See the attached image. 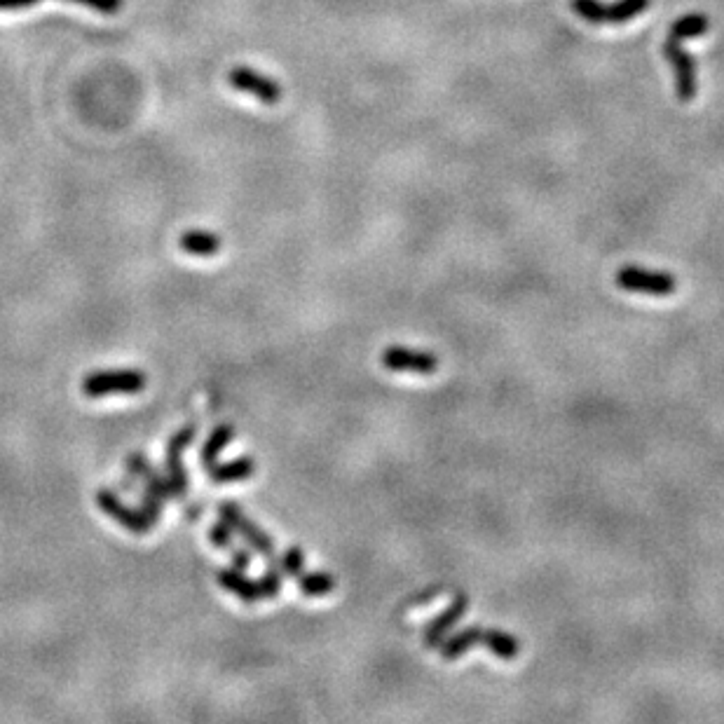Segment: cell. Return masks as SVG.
<instances>
[{
    "instance_id": "1",
    "label": "cell",
    "mask_w": 724,
    "mask_h": 724,
    "mask_svg": "<svg viewBox=\"0 0 724 724\" xmlns=\"http://www.w3.org/2000/svg\"><path fill=\"white\" fill-rule=\"evenodd\" d=\"M474 645H486L488 650L500 659H516L518 652H521V642H518L514 635L497 631V628L469 626L441 642V657L448 661L460 659L462 654L469 652Z\"/></svg>"
},
{
    "instance_id": "2",
    "label": "cell",
    "mask_w": 724,
    "mask_h": 724,
    "mask_svg": "<svg viewBox=\"0 0 724 724\" xmlns=\"http://www.w3.org/2000/svg\"><path fill=\"white\" fill-rule=\"evenodd\" d=\"M282 579L284 572L282 568H275L270 565V570L265 572L263 579H247L244 572L239 570H221L218 572V584L223 586L225 591H230L232 596H237L244 603H258V600H268V598H277L279 591H282Z\"/></svg>"
},
{
    "instance_id": "3",
    "label": "cell",
    "mask_w": 724,
    "mask_h": 724,
    "mask_svg": "<svg viewBox=\"0 0 724 724\" xmlns=\"http://www.w3.org/2000/svg\"><path fill=\"white\" fill-rule=\"evenodd\" d=\"M652 0H619V3L605 5L600 0H572V10L589 24H624L640 17L650 8Z\"/></svg>"
},
{
    "instance_id": "4",
    "label": "cell",
    "mask_w": 724,
    "mask_h": 724,
    "mask_svg": "<svg viewBox=\"0 0 724 724\" xmlns=\"http://www.w3.org/2000/svg\"><path fill=\"white\" fill-rule=\"evenodd\" d=\"M617 284L619 289L631 291V293H642V296H671V293L678 289V279H675L671 272L664 270H647L638 268V265H626L617 272Z\"/></svg>"
},
{
    "instance_id": "5",
    "label": "cell",
    "mask_w": 724,
    "mask_h": 724,
    "mask_svg": "<svg viewBox=\"0 0 724 724\" xmlns=\"http://www.w3.org/2000/svg\"><path fill=\"white\" fill-rule=\"evenodd\" d=\"M146 387V375L141 371H104L92 373L83 380V394L99 399L113 394H139Z\"/></svg>"
},
{
    "instance_id": "6",
    "label": "cell",
    "mask_w": 724,
    "mask_h": 724,
    "mask_svg": "<svg viewBox=\"0 0 724 724\" xmlns=\"http://www.w3.org/2000/svg\"><path fill=\"white\" fill-rule=\"evenodd\" d=\"M97 504L104 514H108L113 521H118L122 528H127L132 532H148V530H153V525L157 521H160V511L148 509V507L129 509L122 504L118 495L111 493V490H99Z\"/></svg>"
},
{
    "instance_id": "7",
    "label": "cell",
    "mask_w": 724,
    "mask_h": 724,
    "mask_svg": "<svg viewBox=\"0 0 724 724\" xmlns=\"http://www.w3.org/2000/svg\"><path fill=\"white\" fill-rule=\"evenodd\" d=\"M218 516H221V521L228 523L232 530L239 532V537L247 539L258 553H263L265 558H275V544H272L270 535L258 528L251 518H247L242 507H237L235 502H223L221 507H218Z\"/></svg>"
},
{
    "instance_id": "8",
    "label": "cell",
    "mask_w": 724,
    "mask_h": 724,
    "mask_svg": "<svg viewBox=\"0 0 724 724\" xmlns=\"http://www.w3.org/2000/svg\"><path fill=\"white\" fill-rule=\"evenodd\" d=\"M382 366L394 373H415V375H434L439 371V357L432 352L408 350V347L392 345L382 352Z\"/></svg>"
},
{
    "instance_id": "9",
    "label": "cell",
    "mask_w": 724,
    "mask_h": 724,
    "mask_svg": "<svg viewBox=\"0 0 724 724\" xmlns=\"http://www.w3.org/2000/svg\"><path fill=\"white\" fill-rule=\"evenodd\" d=\"M664 57L671 61L675 71V92L680 101H692L696 97V59L680 47V40L668 36L664 43Z\"/></svg>"
},
{
    "instance_id": "10",
    "label": "cell",
    "mask_w": 724,
    "mask_h": 724,
    "mask_svg": "<svg viewBox=\"0 0 724 724\" xmlns=\"http://www.w3.org/2000/svg\"><path fill=\"white\" fill-rule=\"evenodd\" d=\"M228 83L239 92L254 94L256 99H261L263 104H277L282 99V87L275 80L265 78V75L251 71L247 66L232 68L228 73Z\"/></svg>"
},
{
    "instance_id": "11",
    "label": "cell",
    "mask_w": 724,
    "mask_h": 724,
    "mask_svg": "<svg viewBox=\"0 0 724 724\" xmlns=\"http://www.w3.org/2000/svg\"><path fill=\"white\" fill-rule=\"evenodd\" d=\"M193 439H195V427H186L181 429L167 446V478L169 483H172L176 497H183L188 493V471L183 467V450L193 443Z\"/></svg>"
},
{
    "instance_id": "12",
    "label": "cell",
    "mask_w": 724,
    "mask_h": 724,
    "mask_svg": "<svg viewBox=\"0 0 724 724\" xmlns=\"http://www.w3.org/2000/svg\"><path fill=\"white\" fill-rule=\"evenodd\" d=\"M467 607H469V598L467 596H457L453 603H450L446 610H443L441 617L429 621L427 628H425V645L427 647H439L441 642L446 640L450 628H453L457 621H460L464 614H467Z\"/></svg>"
},
{
    "instance_id": "13",
    "label": "cell",
    "mask_w": 724,
    "mask_h": 724,
    "mask_svg": "<svg viewBox=\"0 0 724 724\" xmlns=\"http://www.w3.org/2000/svg\"><path fill=\"white\" fill-rule=\"evenodd\" d=\"M207 471H209L211 483H216V486H223V483L247 481V478L254 476L256 462H254V457L244 455V457H237V460H232L228 464H214V467L207 469Z\"/></svg>"
},
{
    "instance_id": "14",
    "label": "cell",
    "mask_w": 724,
    "mask_h": 724,
    "mask_svg": "<svg viewBox=\"0 0 724 724\" xmlns=\"http://www.w3.org/2000/svg\"><path fill=\"white\" fill-rule=\"evenodd\" d=\"M179 247L190 256H214L218 249L223 247L221 237L214 235L209 230H188L181 235Z\"/></svg>"
},
{
    "instance_id": "15",
    "label": "cell",
    "mask_w": 724,
    "mask_h": 724,
    "mask_svg": "<svg viewBox=\"0 0 724 724\" xmlns=\"http://www.w3.org/2000/svg\"><path fill=\"white\" fill-rule=\"evenodd\" d=\"M232 436H235V429H232L230 425H221L218 429H214V434L209 436L207 443L202 446V453H200V460H202L204 467L211 469L214 464H218V457H221V453L225 448H228Z\"/></svg>"
},
{
    "instance_id": "16",
    "label": "cell",
    "mask_w": 724,
    "mask_h": 724,
    "mask_svg": "<svg viewBox=\"0 0 724 724\" xmlns=\"http://www.w3.org/2000/svg\"><path fill=\"white\" fill-rule=\"evenodd\" d=\"M298 584H300V591H303V596L307 598H324L329 596V593L336 589V577H331L329 572H303V575L298 577Z\"/></svg>"
},
{
    "instance_id": "17",
    "label": "cell",
    "mask_w": 724,
    "mask_h": 724,
    "mask_svg": "<svg viewBox=\"0 0 724 724\" xmlns=\"http://www.w3.org/2000/svg\"><path fill=\"white\" fill-rule=\"evenodd\" d=\"M710 29V19L706 15H687L680 17L678 22L673 24L671 29V38L675 40H687V38H699L703 33H708Z\"/></svg>"
},
{
    "instance_id": "18",
    "label": "cell",
    "mask_w": 724,
    "mask_h": 724,
    "mask_svg": "<svg viewBox=\"0 0 724 724\" xmlns=\"http://www.w3.org/2000/svg\"><path fill=\"white\" fill-rule=\"evenodd\" d=\"M279 568H282L284 575L298 579V577L305 572L303 549H298V546H293V549L286 551L284 556H282V563H279Z\"/></svg>"
},
{
    "instance_id": "19",
    "label": "cell",
    "mask_w": 724,
    "mask_h": 724,
    "mask_svg": "<svg viewBox=\"0 0 724 724\" xmlns=\"http://www.w3.org/2000/svg\"><path fill=\"white\" fill-rule=\"evenodd\" d=\"M211 544L218 546V549H232V528L228 523H216L214 528L209 530Z\"/></svg>"
},
{
    "instance_id": "20",
    "label": "cell",
    "mask_w": 724,
    "mask_h": 724,
    "mask_svg": "<svg viewBox=\"0 0 724 724\" xmlns=\"http://www.w3.org/2000/svg\"><path fill=\"white\" fill-rule=\"evenodd\" d=\"M73 3L90 5V8L104 12V15H115L122 8V0H73Z\"/></svg>"
},
{
    "instance_id": "21",
    "label": "cell",
    "mask_w": 724,
    "mask_h": 724,
    "mask_svg": "<svg viewBox=\"0 0 724 724\" xmlns=\"http://www.w3.org/2000/svg\"><path fill=\"white\" fill-rule=\"evenodd\" d=\"M127 467H129V471H132L134 476H146V478H148V476H153V474H155L153 467H150L146 457L139 455V453H134L132 457H129V460H127Z\"/></svg>"
},
{
    "instance_id": "22",
    "label": "cell",
    "mask_w": 724,
    "mask_h": 724,
    "mask_svg": "<svg viewBox=\"0 0 724 724\" xmlns=\"http://www.w3.org/2000/svg\"><path fill=\"white\" fill-rule=\"evenodd\" d=\"M232 563H235V570L239 572H247L249 565H251V556L247 551H239V549H232Z\"/></svg>"
},
{
    "instance_id": "23",
    "label": "cell",
    "mask_w": 724,
    "mask_h": 724,
    "mask_svg": "<svg viewBox=\"0 0 724 724\" xmlns=\"http://www.w3.org/2000/svg\"><path fill=\"white\" fill-rule=\"evenodd\" d=\"M38 3V0H0V10H12V8H29V5Z\"/></svg>"
}]
</instances>
